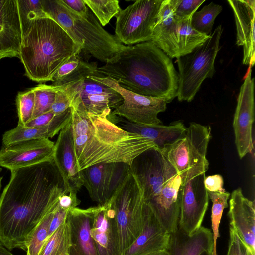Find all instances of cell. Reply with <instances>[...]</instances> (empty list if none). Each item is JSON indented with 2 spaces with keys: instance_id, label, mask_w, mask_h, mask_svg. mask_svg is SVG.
Here are the masks:
<instances>
[{
  "instance_id": "obj_1",
  "label": "cell",
  "mask_w": 255,
  "mask_h": 255,
  "mask_svg": "<svg viewBox=\"0 0 255 255\" xmlns=\"http://www.w3.org/2000/svg\"><path fill=\"white\" fill-rule=\"evenodd\" d=\"M11 173L0 197V242L26 251L37 225L66 194L64 180L53 158Z\"/></svg>"
},
{
  "instance_id": "obj_2",
  "label": "cell",
  "mask_w": 255,
  "mask_h": 255,
  "mask_svg": "<svg viewBox=\"0 0 255 255\" xmlns=\"http://www.w3.org/2000/svg\"><path fill=\"white\" fill-rule=\"evenodd\" d=\"M71 109L78 171L102 163L122 162L130 166L143 152L156 147L152 141L123 130L106 116L88 113L74 103Z\"/></svg>"
},
{
  "instance_id": "obj_3",
  "label": "cell",
  "mask_w": 255,
  "mask_h": 255,
  "mask_svg": "<svg viewBox=\"0 0 255 255\" xmlns=\"http://www.w3.org/2000/svg\"><path fill=\"white\" fill-rule=\"evenodd\" d=\"M97 72L126 90L167 103L177 96L178 74L172 61L151 41L126 46Z\"/></svg>"
},
{
  "instance_id": "obj_4",
  "label": "cell",
  "mask_w": 255,
  "mask_h": 255,
  "mask_svg": "<svg viewBox=\"0 0 255 255\" xmlns=\"http://www.w3.org/2000/svg\"><path fill=\"white\" fill-rule=\"evenodd\" d=\"M82 48L52 19L42 17L35 20L23 36L19 58L30 79L52 81L58 69Z\"/></svg>"
},
{
  "instance_id": "obj_5",
  "label": "cell",
  "mask_w": 255,
  "mask_h": 255,
  "mask_svg": "<svg viewBox=\"0 0 255 255\" xmlns=\"http://www.w3.org/2000/svg\"><path fill=\"white\" fill-rule=\"evenodd\" d=\"M115 213V224L120 255L141 233L147 205L134 176L129 172L109 201Z\"/></svg>"
},
{
  "instance_id": "obj_6",
  "label": "cell",
  "mask_w": 255,
  "mask_h": 255,
  "mask_svg": "<svg viewBox=\"0 0 255 255\" xmlns=\"http://www.w3.org/2000/svg\"><path fill=\"white\" fill-rule=\"evenodd\" d=\"M211 132L209 126L191 123L179 138L160 151L182 183L208 170L206 154Z\"/></svg>"
},
{
  "instance_id": "obj_7",
  "label": "cell",
  "mask_w": 255,
  "mask_h": 255,
  "mask_svg": "<svg viewBox=\"0 0 255 255\" xmlns=\"http://www.w3.org/2000/svg\"><path fill=\"white\" fill-rule=\"evenodd\" d=\"M221 25L210 34V37L190 53L176 58L178 68L179 101L191 102L206 78L215 73L214 63L220 49V40L223 32Z\"/></svg>"
},
{
  "instance_id": "obj_8",
  "label": "cell",
  "mask_w": 255,
  "mask_h": 255,
  "mask_svg": "<svg viewBox=\"0 0 255 255\" xmlns=\"http://www.w3.org/2000/svg\"><path fill=\"white\" fill-rule=\"evenodd\" d=\"M129 172L136 179L145 202L150 209L156 204L165 184L177 174L156 147L137 156L129 166Z\"/></svg>"
},
{
  "instance_id": "obj_9",
  "label": "cell",
  "mask_w": 255,
  "mask_h": 255,
  "mask_svg": "<svg viewBox=\"0 0 255 255\" xmlns=\"http://www.w3.org/2000/svg\"><path fill=\"white\" fill-rule=\"evenodd\" d=\"M163 0H138L116 16L115 36L122 43L150 41Z\"/></svg>"
},
{
  "instance_id": "obj_10",
  "label": "cell",
  "mask_w": 255,
  "mask_h": 255,
  "mask_svg": "<svg viewBox=\"0 0 255 255\" xmlns=\"http://www.w3.org/2000/svg\"><path fill=\"white\" fill-rule=\"evenodd\" d=\"M89 77L113 88L122 96L123 99L122 104L111 112V114L136 124H162L158 114L167 109V103L165 99L146 97L126 90L109 77Z\"/></svg>"
},
{
  "instance_id": "obj_11",
  "label": "cell",
  "mask_w": 255,
  "mask_h": 255,
  "mask_svg": "<svg viewBox=\"0 0 255 255\" xmlns=\"http://www.w3.org/2000/svg\"><path fill=\"white\" fill-rule=\"evenodd\" d=\"M69 11L73 19L74 33L83 45L82 52L107 63L114 59L126 47L115 35L103 28L90 11L85 17Z\"/></svg>"
},
{
  "instance_id": "obj_12",
  "label": "cell",
  "mask_w": 255,
  "mask_h": 255,
  "mask_svg": "<svg viewBox=\"0 0 255 255\" xmlns=\"http://www.w3.org/2000/svg\"><path fill=\"white\" fill-rule=\"evenodd\" d=\"M249 68L237 97L233 122L235 143L241 159L254 149L252 127L255 119V84L252 69Z\"/></svg>"
},
{
  "instance_id": "obj_13",
  "label": "cell",
  "mask_w": 255,
  "mask_h": 255,
  "mask_svg": "<svg viewBox=\"0 0 255 255\" xmlns=\"http://www.w3.org/2000/svg\"><path fill=\"white\" fill-rule=\"evenodd\" d=\"M83 186L99 205L108 203L126 175L129 165L122 162L102 163L80 171Z\"/></svg>"
},
{
  "instance_id": "obj_14",
  "label": "cell",
  "mask_w": 255,
  "mask_h": 255,
  "mask_svg": "<svg viewBox=\"0 0 255 255\" xmlns=\"http://www.w3.org/2000/svg\"><path fill=\"white\" fill-rule=\"evenodd\" d=\"M205 173L182 183L178 227L192 235L200 227L208 208L209 197L204 186Z\"/></svg>"
},
{
  "instance_id": "obj_15",
  "label": "cell",
  "mask_w": 255,
  "mask_h": 255,
  "mask_svg": "<svg viewBox=\"0 0 255 255\" xmlns=\"http://www.w3.org/2000/svg\"><path fill=\"white\" fill-rule=\"evenodd\" d=\"M54 144L49 138H41L3 147L0 151V166L12 171L52 159Z\"/></svg>"
},
{
  "instance_id": "obj_16",
  "label": "cell",
  "mask_w": 255,
  "mask_h": 255,
  "mask_svg": "<svg viewBox=\"0 0 255 255\" xmlns=\"http://www.w3.org/2000/svg\"><path fill=\"white\" fill-rule=\"evenodd\" d=\"M123 101L118 92L89 76L82 82L72 103L80 105L88 113L107 117Z\"/></svg>"
},
{
  "instance_id": "obj_17",
  "label": "cell",
  "mask_w": 255,
  "mask_h": 255,
  "mask_svg": "<svg viewBox=\"0 0 255 255\" xmlns=\"http://www.w3.org/2000/svg\"><path fill=\"white\" fill-rule=\"evenodd\" d=\"M71 120L59 133L52 157L63 179L66 194H77L83 186L82 174L76 165Z\"/></svg>"
},
{
  "instance_id": "obj_18",
  "label": "cell",
  "mask_w": 255,
  "mask_h": 255,
  "mask_svg": "<svg viewBox=\"0 0 255 255\" xmlns=\"http://www.w3.org/2000/svg\"><path fill=\"white\" fill-rule=\"evenodd\" d=\"M236 26V44L243 47L242 63L252 68L255 62V0H228Z\"/></svg>"
},
{
  "instance_id": "obj_19",
  "label": "cell",
  "mask_w": 255,
  "mask_h": 255,
  "mask_svg": "<svg viewBox=\"0 0 255 255\" xmlns=\"http://www.w3.org/2000/svg\"><path fill=\"white\" fill-rule=\"evenodd\" d=\"M228 216L230 226L247 246L251 255H255V202L244 196L241 188L231 193Z\"/></svg>"
},
{
  "instance_id": "obj_20",
  "label": "cell",
  "mask_w": 255,
  "mask_h": 255,
  "mask_svg": "<svg viewBox=\"0 0 255 255\" xmlns=\"http://www.w3.org/2000/svg\"><path fill=\"white\" fill-rule=\"evenodd\" d=\"M109 120L123 130L136 133L152 141L157 149L161 151L179 138L187 128L181 121H175L168 125H145L134 123L111 113Z\"/></svg>"
},
{
  "instance_id": "obj_21",
  "label": "cell",
  "mask_w": 255,
  "mask_h": 255,
  "mask_svg": "<svg viewBox=\"0 0 255 255\" xmlns=\"http://www.w3.org/2000/svg\"><path fill=\"white\" fill-rule=\"evenodd\" d=\"M22 41L17 0H0V60L19 57Z\"/></svg>"
},
{
  "instance_id": "obj_22",
  "label": "cell",
  "mask_w": 255,
  "mask_h": 255,
  "mask_svg": "<svg viewBox=\"0 0 255 255\" xmlns=\"http://www.w3.org/2000/svg\"><path fill=\"white\" fill-rule=\"evenodd\" d=\"M91 235L98 255H120L115 213L109 202L94 206Z\"/></svg>"
},
{
  "instance_id": "obj_23",
  "label": "cell",
  "mask_w": 255,
  "mask_h": 255,
  "mask_svg": "<svg viewBox=\"0 0 255 255\" xmlns=\"http://www.w3.org/2000/svg\"><path fill=\"white\" fill-rule=\"evenodd\" d=\"M94 207L87 209L75 207L68 213L71 246L69 255H98L91 235Z\"/></svg>"
},
{
  "instance_id": "obj_24",
  "label": "cell",
  "mask_w": 255,
  "mask_h": 255,
  "mask_svg": "<svg viewBox=\"0 0 255 255\" xmlns=\"http://www.w3.org/2000/svg\"><path fill=\"white\" fill-rule=\"evenodd\" d=\"M170 234L160 225L147 205L142 230L123 255H146L167 250Z\"/></svg>"
},
{
  "instance_id": "obj_25",
  "label": "cell",
  "mask_w": 255,
  "mask_h": 255,
  "mask_svg": "<svg viewBox=\"0 0 255 255\" xmlns=\"http://www.w3.org/2000/svg\"><path fill=\"white\" fill-rule=\"evenodd\" d=\"M178 24L170 0H163L151 41L171 59L177 58Z\"/></svg>"
},
{
  "instance_id": "obj_26",
  "label": "cell",
  "mask_w": 255,
  "mask_h": 255,
  "mask_svg": "<svg viewBox=\"0 0 255 255\" xmlns=\"http://www.w3.org/2000/svg\"><path fill=\"white\" fill-rule=\"evenodd\" d=\"M213 233L210 229L201 226L192 235H188L178 227L170 234V255H200L204 251L213 252Z\"/></svg>"
},
{
  "instance_id": "obj_27",
  "label": "cell",
  "mask_w": 255,
  "mask_h": 255,
  "mask_svg": "<svg viewBox=\"0 0 255 255\" xmlns=\"http://www.w3.org/2000/svg\"><path fill=\"white\" fill-rule=\"evenodd\" d=\"M72 119L71 107L61 114L56 115L47 126L25 128L18 125L15 128L5 132L2 137L3 147H6L25 140L52 138L66 126Z\"/></svg>"
},
{
  "instance_id": "obj_28",
  "label": "cell",
  "mask_w": 255,
  "mask_h": 255,
  "mask_svg": "<svg viewBox=\"0 0 255 255\" xmlns=\"http://www.w3.org/2000/svg\"><path fill=\"white\" fill-rule=\"evenodd\" d=\"M80 54L72 56L58 69L52 78V86L61 87L84 80L90 76L101 77L97 72V63L83 60Z\"/></svg>"
},
{
  "instance_id": "obj_29",
  "label": "cell",
  "mask_w": 255,
  "mask_h": 255,
  "mask_svg": "<svg viewBox=\"0 0 255 255\" xmlns=\"http://www.w3.org/2000/svg\"><path fill=\"white\" fill-rule=\"evenodd\" d=\"M192 15L178 21L177 57L190 53L210 37V35L202 34L193 28L191 25Z\"/></svg>"
},
{
  "instance_id": "obj_30",
  "label": "cell",
  "mask_w": 255,
  "mask_h": 255,
  "mask_svg": "<svg viewBox=\"0 0 255 255\" xmlns=\"http://www.w3.org/2000/svg\"><path fill=\"white\" fill-rule=\"evenodd\" d=\"M42 5L48 17L59 25L76 43L81 45L74 31L73 17L59 0H42Z\"/></svg>"
},
{
  "instance_id": "obj_31",
  "label": "cell",
  "mask_w": 255,
  "mask_h": 255,
  "mask_svg": "<svg viewBox=\"0 0 255 255\" xmlns=\"http://www.w3.org/2000/svg\"><path fill=\"white\" fill-rule=\"evenodd\" d=\"M70 246L69 227L66 219L47 238L38 255H69Z\"/></svg>"
},
{
  "instance_id": "obj_32",
  "label": "cell",
  "mask_w": 255,
  "mask_h": 255,
  "mask_svg": "<svg viewBox=\"0 0 255 255\" xmlns=\"http://www.w3.org/2000/svg\"><path fill=\"white\" fill-rule=\"evenodd\" d=\"M223 9L221 5L212 2L196 11L191 18V25L197 31L207 35L212 33L214 21Z\"/></svg>"
},
{
  "instance_id": "obj_33",
  "label": "cell",
  "mask_w": 255,
  "mask_h": 255,
  "mask_svg": "<svg viewBox=\"0 0 255 255\" xmlns=\"http://www.w3.org/2000/svg\"><path fill=\"white\" fill-rule=\"evenodd\" d=\"M17 5L22 37L35 20L48 17L43 9L42 0H17Z\"/></svg>"
},
{
  "instance_id": "obj_34",
  "label": "cell",
  "mask_w": 255,
  "mask_h": 255,
  "mask_svg": "<svg viewBox=\"0 0 255 255\" xmlns=\"http://www.w3.org/2000/svg\"><path fill=\"white\" fill-rule=\"evenodd\" d=\"M209 199L212 202L211 209V221L213 231L214 246L213 249V255H217L216 252V243L219 237V227L221 221L222 213L225 208L228 207V200L230 197V193L228 192H217L207 191Z\"/></svg>"
},
{
  "instance_id": "obj_35",
  "label": "cell",
  "mask_w": 255,
  "mask_h": 255,
  "mask_svg": "<svg viewBox=\"0 0 255 255\" xmlns=\"http://www.w3.org/2000/svg\"><path fill=\"white\" fill-rule=\"evenodd\" d=\"M103 26L119 14L121 10L117 0H83Z\"/></svg>"
},
{
  "instance_id": "obj_36",
  "label": "cell",
  "mask_w": 255,
  "mask_h": 255,
  "mask_svg": "<svg viewBox=\"0 0 255 255\" xmlns=\"http://www.w3.org/2000/svg\"><path fill=\"white\" fill-rule=\"evenodd\" d=\"M33 89L35 104L32 119L51 110L56 93L55 87L51 85L39 84Z\"/></svg>"
},
{
  "instance_id": "obj_37",
  "label": "cell",
  "mask_w": 255,
  "mask_h": 255,
  "mask_svg": "<svg viewBox=\"0 0 255 255\" xmlns=\"http://www.w3.org/2000/svg\"><path fill=\"white\" fill-rule=\"evenodd\" d=\"M54 212L45 216L35 228L27 245L26 255L39 254L47 239L49 226Z\"/></svg>"
},
{
  "instance_id": "obj_38",
  "label": "cell",
  "mask_w": 255,
  "mask_h": 255,
  "mask_svg": "<svg viewBox=\"0 0 255 255\" xmlns=\"http://www.w3.org/2000/svg\"><path fill=\"white\" fill-rule=\"evenodd\" d=\"M34 92L31 89L24 92H19L16 98L18 124L24 125L30 121L33 117L34 109Z\"/></svg>"
},
{
  "instance_id": "obj_39",
  "label": "cell",
  "mask_w": 255,
  "mask_h": 255,
  "mask_svg": "<svg viewBox=\"0 0 255 255\" xmlns=\"http://www.w3.org/2000/svg\"><path fill=\"white\" fill-rule=\"evenodd\" d=\"M176 19L181 20L193 14L205 0H170Z\"/></svg>"
},
{
  "instance_id": "obj_40",
  "label": "cell",
  "mask_w": 255,
  "mask_h": 255,
  "mask_svg": "<svg viewBox=\"0 0 255 255\" xmlns=\"http://www.w3.org/2000/svg\"><path fill=\"white\" fill-rule=\"evenodd\" d=\"M229 241L227 255H251L250 251L236 231L230 226Z\"/></svg>"
},
{
  "instance_id": "obj_41",
  "label": "cell",
  "mask_w": 255,
  "mask_h": 255,
  "mask_svg": "<svg viewBox=\"0 0 255 255\" xmlns=\"http://www.w3.org/2000/svg\"><path fill=\"white\" fill-rule=\"evenodd\" d=\"M60 2L69 11L81 17H85L89 9L83 0H59Z\"/></svg>"
},
{
  "instance_id": "obj_42",
  "label": "cell",
  "mask_w": 255,
  "mask_h": 255,
  "mask_svg": "<svg viewBox=\"0 0 255 255\" xmlns=\"http://www.w3.org/2000/svg\"><path fill=\"white\" fill-rule=\"evenodd\" d=\"M223 177L220 174H215L205 177L204 186L207 191L224 192Z\"/></svg>"
},
{
  "instance_id": "obj_43",
  "label": "cell",
  "mask_w": 255,
  "mask_h": 255,
  "mask_svg": "<svg viewBox=\"0 0 255 255\" xmlns=\"http://www.w3.org/2000/svg\"><path fill=\"white\" fill-rule=\"evenodd\" d=\"M70 211L57 207L56 209L54 212L53 216L49 226L48 238L66 220Z\"/></svg>"
},
{
  "instance_id": "obj_44",
  "label": "cell",
  "mask_w": 255,
  "mask_h": 255,
  "mask_svg": "<svg viewBox=\"0 0 255 255\" xmlns=\"http://www.w3.org/2000/svg\"><path fill=\"white\" fill-rule=\"evenodd\" d=\"M80 200L77 197V194L70 192L63 194L59 198L57 207L62 209L71 210L77 207Z\"/></svg>"
},
{
  "instance_id": "obj_45",
  "label": "cell",
  "mask_w": 255,
  "mask_h": 255,
  "mask_svg": "<svg viewBox=\"0 0 255 255\" xmlns=\"http://www.w3.org/2000/svg\"><path fill=\"white\" fill-rule=\"evenodd\" d=\"M55 115L52 111H50L31 119L26 123L23 127L25 128H36L46 126L52 122Z\"/></svg>"
},
{
  "instance_id": "obj_46",
  "label": "cell",
  "mask_w": 255,
  "mask_h": 255,
  "mask_svg": "<svg viewBox=\"0 0 255 255\" xmlns=\"http://www.w3.org/2000/svg\"><path fill=\"white\" fill-rule=\"evenodd\" d=\"M0 255H14L9 251L0 242Z\"/></svg>"
},
{
  "instance_id": "obj_47",
  "label": "cell",
  "mask_w": 255,
  "mask_h": 255,
  "mask_svg": "<svg viewBox=\"0 0 255 255\" xmlns=\"http://www.w3.org/2000/svg\"><path fill=\"white\" fill-rule=\"evenodd\" d=\"M146 255H170L167 250H164L152 253Z\"/></svg>"
},
{
  "instance_id": "obj_48",
  "label": "cell",
  "mask_w": 255,
  "mask_h": 255,
  "mask_svg": "<svg viewBox=\"0 0 255 255\" xmlns=\"http://www.w3.org/2000/svg\"><path fill=\"white\" fill-rule=\"evenodd\" d=\"M200 255H213L212 252H209V251H204L201 253Z\"/></svg>"
},
{
  "instance_id": "obj_49",
  "label": "cell",
  "mask_w": 255,
  "mask_h": 255,
  "mask_svg": "<svg viewBox=\"0 0 255 255\" xmlns=\"http://www.w3.org/2000/svg\"><path fill=\"white\" fill-rule=\"evenodd\" d=\"M1 170V169L0 168V171ZM2 177H0V190L1 188V182Z\"/></svg>"
},
{
  "instance_id": "obj_50",
  "label": "cell",
  "mask_w": 255,
  "mask_h": 255,
  "mask_svg": "<svg viewBox=\"0 0 255 255\" xmlns=\"http://www.w3.org/2000/svg\"></svg>"
}]
</instances>
